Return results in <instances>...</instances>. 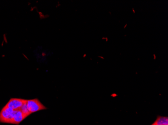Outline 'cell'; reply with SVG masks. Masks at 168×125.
<instances>
[{
  "label": "cell",
  "mask_w": 168,
  "mask_h": 125,
  "mask_svg": "<svg viewBox=\"0 0 168 125\" xmlns=\"http://www.w3.org/2000/svg\"><path fill=\"white\" fill-rule=\"evenodd\" d=\"M14 114L15 110L5 106L0 112V122L12 124Z\"/></svg>",
  "instance_id": "6da1fadb"
},
{
  "label": "cell",
  "mask_w": 168,
  "mask_h": 125,
  "mask_svg": "<svg viewBox=\"0 0 168 125\" xmlns=\"http://www.w3.org/2000/svg\"><path fill=\"white\" fill-rule=\"evenodd\" d=\"M26 106L30 114L46 109V108L37 99L27 100Z\"/></svg>",
  "instance_id": "7a4b0ae2"
},
{
  "label": "cell",
  "mask_w": 168,
  "mask_h": 125,
  "mask_svg": "<svg viewBox=\"0 0 168 125\" xmlns=\"http://www.w3.org/2000/svg\"><path fill=\"white\" fill-rule=\"evenodd\" d=\"M26 102L27 100L22 99L11 98L6 106L14 110H19Z\"/></svg>",
  "instance_id": "3957f363"
},
{
  "label": "cell",
  "mask_w": 168,
  "mask_h": 125,
  "mask_svg": "<svg viewBox=\"0 0 168 125\" xmlns=\"http://www.w3.org/2000/svg\"><path fill=\"white\" fill-rule=\"evenodd\" d=\"M26 117L23 114L20 109L17 110H15V114H14V118L13 121L12 122V124H16L18 125L23 120L25 119Z\"/></svg>",
  "instance_id": "277c9868"
},
{
  "label": "cell",
  "mask_w": 168,
  "mask_h": 125,
  "mask_svg": "<svg viewBox=\"0 0 168 125\" xmlns=\"http://www.w3.org/2000/svg\"><path fill=\"white\" fill-rule=\"evenodd\" d=\"M154 125H168V117H165L159 116L157 118V120L153 124Z\"/></svg>",
  "instance_id": "5b68a950"
},
{
  "label": "cell",
  "mask_w": 168,
  "mask_h": 125,
  "mask_svg": "<svg viewBox=\"0 0 168 125\" xmlns=\"http://www.w3.org/2000/svg\"><path fill=\"white\" fill-rule=\"evenodd\" d=\"M20 110L23 112V114H24L26 118L31 114L29 111H28V109H27V106H26V103L24 105H23L22 107L21 108Z\"/></svg>",
  "instance_id": "8992f818"
},
{
  "label": "cell",
  "mask_w": 168,
  "mask_h": 125,
  "mask_svg": "<svg viewBox=\"0 0 168 125\" xmlns=\"http://www.w3.org/2000/svg\"></svg>",
  "instance_id": "52a82bcc"
},
{
  "label": "cell",
  "mask_w": 168,
  "mask_h": 125,
  "mask_svg": "<svg viewBox=\"0 0 168 125\" xmlns=\"http://www.w3.org/2000/svg\"><path fill=\"white\" fill-rule=\"evenodd\" d=\"M152 125H153V124H152Z\"/></svg>",
  "instance_id": "ba28073f"
}]
</instances>
